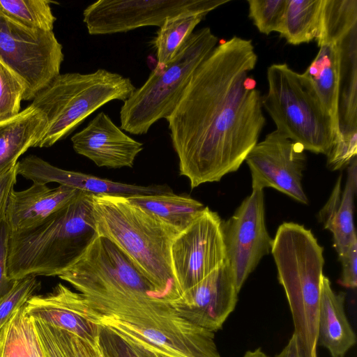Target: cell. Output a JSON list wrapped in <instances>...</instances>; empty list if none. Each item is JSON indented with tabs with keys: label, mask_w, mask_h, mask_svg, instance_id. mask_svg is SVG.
I'll use <instances>...</instances> for the list:
<instances>
[{
	"label": "cell",
	"mask_w": 357,
	"mask_h": 357,
	"mask_svg": "<svg viewBox=\"0 0 357 357\" xmlns=\"http://www.w3.org/2000/svg\"><path fill=\"white\" fill-rule=\"evenodd\" d=\"M222 225L219 215L205 206L174 238L171 263L181 294L227 261Z\"/></svg>",
	"instance_id": "ba28073f"
},
{
	"label": "cell",
	"mask_w": 357,
	"mask_h": 357,
	"mask_svg": "<svg viewBox=\"0 0 357 357\" xmlns=\"http://www.w3.org/2000/svg\"><path fill=\"white\" fill-rule=\"evenodd\" d=\"M26 88L18 76L0 61V122L10 119L21 111Z\"/></svg>",
	"instance_id": "4316f807"
},
{
	"label": "cell",
	"mask_w": 357,
	"mask_h": 357,
	"mask_svg": "<svg viewBox=\"0 0 357 357\" xmlns=\"http://www.w3.org/2000/svg\"><path fill=\"white\" fill-rule=\"evenodd\" d=\"M207 14L202 11H186L169 17L165 21L153 40L156 67H164L174 59Z\"/></svg>",
	"instance_id": "d4e9b609"
},
{
	"label": "cell",
	"mask_w": 357,
	"mask_h": 357,
	"mask_svg": "<svg viewBox=\"0 0 357 357\" xmlns=\"http://www.w3.org/2000/svg\"><path fill=\"white\" fill-rule=\"evenodd\" d=\"M338 55V135L357 130V0H324Z\"/></svg>",
	"instance_id": "7c38bea8"
},
{
	"label": "cell",
	"mask_w": 357,
	"mask_h": 357,
	"mask_svg": "<svg viewBox=\"0 0 357 357\" xmlns=\"http://www.w3.org/2000/svg\"><path fill=\"white\" fill-rule=\"evenodd\" d=\"M63 59L53 31L31 29L0 12V61L24 83V100H32L61 73Z\"/></svg>",
	"instance_id": "52a82bcc"
},
{
	"label": "cell",
	"mask_w": 357,
	"mask_h": 357,
	"mask_svg": "<svg viewBox=\"0 0 357 357\" xmlns=\"http://www.w3.org/2000/svg\"><path fill=\"white\" fill-rule=\"evenodd\" d=\"M93 196L80 191L42 222L9 232L8 278L59 276L74 265L98 236Z\"/></svg>",
	"instance_id": "7a4b0ae2"
},
{
	"label": "cell",
	"mask_w": 357,
	"mask_h": 357,
	"mask_svg": "<svg viewBox=\"0 0 357 357\" xmlns=\"http://www.w3.org/2000/svg\"><path fill=\"white\" fill-rule=\"evenodd\" d=\"M324 0H288L280 35L293 45L308 43L318 37Z\"/></svg>",
	"instance_id": "cb8c5ba5"
},
{
	"label": "cell",
	"mask_w": 357,
	"mask_h": 357,
	"mask_svg": "<svg viewBox=\"0 0 357 357\" xmlns=\"http://www.w3.org/2000/svg\"><path fill=\"white\" fill-rule=\"evenodd\" d=\"M9 230L5 221L0 227V301L14 287L17 280L7 275V250Z\"/></svg>",
	"instance_id": "836d02e7"
},
{
	"label": "cell",
	"mask_w": 357,
	"mask_h": 357,
	"mask_svg": "<svg viewBox=\"0 0 357 357\" xmlns=\"http://www.w3.org/2000/svg\"><path fill=\"white\" fill-rule=\"evenodd\" d=\"M79 192L63 185L50 188L47 184L36 182L23 190L13 189L6 209L5 220L9 232L22 231L42 222Z\"/></svg>",
	"instance_id": "e0dca14e"
},
{
	"label": "cell",
	"mask_w": 357,
	"mask_h": 357,
	"mask_svg": "<svg viewBox=\"0 0 357 357\" xmlns=\"http://www.w3.org/2000/svg\"><path fill=\"white\" fill-rule=\"evenodd\" d=\"M132 204L151 213L181 232L205 208L200 202L172 192L127 197Z\"/></svg>",
	"instance_id": "603a6c76"
},
{
	"label": "cell",
	"mask_w": 357,
	"mask_h": 357,
	"mask_svg": "<svg viewBox=\"0 0 357 357\" xmlns=\"http://www.w3.org/2000/svg\"><path fill=\"white\" fill-rule=\"evenodd\" d=\"M26 314L49 326L70 332L91 343L98 342L99 325L89 317L80 293L61 283L46 295H33L24 304Z\"/></svg>",
	"instance_id": "2e32d148"
},
{
	"label": "cell",
	"mask_w": 357,
	"mask_h": 357,
	"mask_svg": "<svg viewBox=\"0 0 357 357\" xmlns=\"http://www.w3.org/2000/svg\"><path fill=\"white\" fill-rule=\"evenodd\" d=\"M98 343L109 357H164L100 325Z\"/></svg>",
	"instance_id": "f546056e"
},
{
	"label": "cell",
	"mask_w": 357,
	"mask_h": 357,
	"mask_svg": "<svg viewBox=\"0 0 357 357\" xmlns=\"http://www.w3.org/2000/svg\"><path fill=\"white\" fill-rule=\"evenodd\" d=\"M74 151L98 167H132L143 144L122 131L104 112L71 137Z\"/></svg>",
	"instance_id": "5bb4252c"
},
{
	"label": "cell",
	"mask_w": 357,
	"mask_h": 357,
	"mask_svg": "<svg viewBox=\"0 0 357 357\" xmlns=\"http://www.w3.org/2000/svg\"><path fill=\"white\" fill-rule=\"evenodd\" d=\"M230 0H99L83 11L90 35L127 32L137 28L160 27L169 17L186 12L206 13Z\"/></svg>",
	"instance_id": "9c48e42d"
},
{
	"label": "cell",
	"mask_w": 357,
	"mask_h": 357,
	"mask_svg": "<svg viewBox=\"0 0 357 357\" xmlns=\"http://www.w3.org/2000/svg\"><path fill=\"white\" fill-rule=\"evenodd\" d=\"M267 81L262 107L276 130L304 150L326 155L338 129L310 79L287 63H273L267 69Z\"/></svg>",
	"instance_id": "5b68a950"
},
{
	"label": "cell",
	"mask_w": 357,
	"mask_h": 357,
	"mask_svg": "<svg viewBox=\"0 0 357 357\" xmlns=\"http://www.w3.org/2000/svg\"><path fill=\"white\" fill-rule=\"evenodd\" d=\"M357 153V130L339 134L327 156V167L338 170L348 166Z\"/></svg>",
	"instance_id": "1f68e13d"
},
{
	"label": "cell",
	"mask_w": 357,
	"mask_h": 357,
	"mask_svg": "<svg viewBox=\"0 0 357 357\" xmlns=\"http://www.w3.org/2000/svg\"><path fill=\"white\" fill-rule=\"evenodd\" d=\"M218 43L209 27L193 31L174 59L164 67H155L144 84L123 102L121 129L132 135H144L158 121L166 119L196 69Z\"/></svg>",
	"instance_id": "8992f818"
},
{
	"label": "cell",
	"mask_w": 357,
	"mask_h": 357,
	"mask_svg": "<svg viewBox=\"0 0 357 357\" xmlns=\"http://www.w3.org/2000/svg\"><path fill=\"white\" fill-rule=\"evenodd\" d=\"M264 192L252 189L222 230L228 264L239 292L260 260L271 250L273 239L266 227Z\"/></svg>",
	"instance_id": "30bf717a"
},
{
	"label": "cell",
	"mask_w": 357,
	"mask_h": 357,
	"mask_svg": "<svg viewBox=\"0 0 357 357\" xmlns=\"http://www.w3.org/2000/svg\"><path fill=\"white\" fill-rule=\"evenodd\" d=\"M45 325L63 357H109L98 342L91 343L66 331Z\"/></svg>",
	"instance_id": "f1b7e54d"
},
{
	"label": "cell",
	"mask_w": 357,
	"mask_h": 357,
	"mask_svg": "<svg viewBox=\"0 0 357 357\" xmlns=\"http://www.w3.org/2000/svg\"><path fill=\"white\" fill-rule=\"evenodd\" d=\"M93 211L98 236L123 252L169 302L181 296L170 254L178 231L127 197L94 195Z\"/></svg>",
	"instance_id": "3957f363"
},
{
	"label": "cell",
	"mask_w": 357,
	"mask_h": 357,
	"mask_svg": "<svg viewBox=\"0 0 357 357\" xmlns=\"http://www.w3.org/2000/svg\"><path fill=\"white\" fill-rule=\"evenodd\" d=\"M303 147L278 130L268 134L247 155L252 189L272 188L296 201L307 204L302 185L306 156Z\"/></svg>",
	"instance_id": "8fae6325"
},
{
	"label": "cell",
	"mask_w": 357,
	"mask_h": 357,
	"mask_svg": "<svg viewBox=\"0 0 357 357\" xmlns=\"http://www.w3.org/2000/svg\"><path fill=\"white\" fill-rule=\"evenodd\" d=\"M243 357H268L260 349L248 351Z\"/></svg>",
	"instance_id": "74e56055"
},
{
	"label": "cell",
	"mask_w": 357,
	"mask_h": 357,
	"mask_svg": "<svg viewBox=\"0 0 357 357\" xmlns=\"http://www.w3.org/2000/svg\"><path fill=\"white\" fill-rule=\"evenodd\" d=\"M338 258L342 264L340 283L347 288L355 289L357 286V238Z\"/></svg>",
	"instance_id": "d6a6232c"
},
{
	"label": "cell",
	"mask_w": 357,
	"mask_h": 357,
	"mask_svg": "<svg viewBox=\"0 0 357 357\" xmlns=\"http://www.w3.org/2000/svg\"><path fill=\"white\" fill-rule=\"evenodd\" d=\"M45 125L44 114L31 105L0 122V178L16 166L19 158L29 148L35 146Z\"/></svg>",
	"instance_id": "44dd1931"
},
{
	"label": "cell",
	"mask_w": 357,
	"mask_h": 357,
	"mask_svg": "<svg viewBox=\"0 0 357 357\" xmlns=\"http://www.w3.org/2000/svg\"><path fill=\"white\" fill-rule=\"evenodd\" d=\"M135 89L128 77L102 68L59 74L32 100L46 119L34 147L52 146L98 109L115 100L126 101Z\"/></svg>",
	"instance_id": "277c9868"
},
{
	"label": "cell",
	"mask_w": 357,
	"mask_h": 357,
	"mask_svg": "<svg viewBox=\"0 0 357 357\" xmlns=\"http://www.w3.org/2000/svg\"><path fill=\"white\" fill-rule=\"evenodd\" d=\"M17 175L42 184L56 183L94 195L131 197L172 192L165 185L142 186L102 178L82 172L63 169L36 155H30L16 165Z\"/></svg>",
	"instance_id": "9a60e30c"
},
{
	"label": "cell",
	"mask_w": 357,
	"mask_h": 357,
	"mask_svg": "<svg viewBox=\"0 0 357 357\" xmlns=\"http://www.w3.org/2000/svg\"><path fill=\"white\" fill-rule=\"evenodd\" d=\"M0 357H46L34 319L26 314L24 305L0 331Z\"/></svg>",
	"instance_id": "7402d4cb"
},
{
	"label": "cell",
	"mask_w": 357,
	"mask_h": 357,
	"mask_svg": "<svg viewBox=\"0 0 357 357\" xmlns=\"http://www.w3.org/2000/svg\"><path fill=\"white\" fill-rule=\"evenodd\" d=\"M252 41L221 42L198 66L166 118L180 174L192 188L238 170L258 142L266 119L252 75Z\"/></svg>",
	"instance_id": "6da1fadb"
},
{
	"label": "cell",
	"mask_w": 357,
	"mask_h": 357,
	"mask_svg": "<svg viewBox=\"0 0 357 357\" xmlns=\"http://www.w3.org/2000/svg\"><path fill=\"white\" fill-rule=\"evenodd\" d=\"M288 0H248L249 17L265 35L280 32Z\"/></svg>",
	"instance_id": "83f0119b"
},
{
	"label": "cell",
	"mask_w": 357,
	"mask_h": 357,
	"mask_svg": "<svg viewBox=\"0 0 357 357\" xmlns=\"http://www.w3.org/2000/svg\"><path fill=\"white\" fill-rule=\"evenodd\" d=\"M40 287L36 276L17 280L14 287L0 301V331L13 312L33 295Z\"/></svg>",
	"instance_id": "4dcf8cb0"
},
{
	"label": "cell",
	"mask_w": 357,
	"mask_h": 357,
	"mask_svg": "<svg viewBox=\"0 0 357 357\" xmlns=\"http://www.w3.org/2000/svg\"><path fill=\"white\" fill-rule=\"evenodd\" d=\"M16 166L0 178V227L5 221L7 202L10 192L17 182Z\"/></svg>",
	"instance_id": "e575fe53"
},
{
	"label": "cell",
	"mask_w": 357,
	"mask_h": 357,
	"mask_svg": "<svg viewBox=\"0 0 357 357\" xmlns=\"http://www.w3.org/2000/svg\"><path fill=\"white\" fill-rule=\"evenodd\" d=\"M50 3L47 0H0V12L31 29L52 31L56 18Z\"/></svg>",
	"instance_id": "484cf974"
},
{
	"label": "cell",
	"mask_w": 357,
	"mask_h": 357,
	"mask_svg": "<svg viewBox=\"0 0 357 357\" xmlns=\"http://www.w3.org/2000/svg\"><path fill=\"white\" fill-rule=\"evenodd\" d=\"M275 357H305L298 339L294 333L285 347Z\"/></svg>",
	"instance_id": "8d00e7d4"
},
{
	"label": "cell",
	"mask_w": 357,
	"mask_h": 357,
	"mask_svg": "<svg viewBox=\"0 0 357 357\" xmlns=\"http://www.w3.org/2000/svg\"><path fill=\"white\" fill-rule=\"evenodd\" d=\"M34 321L46 357H63L57 345L50 336L45 324L36 319H34Z\"/></svg>",
	"instance_id": "d590c367"
},
{
	"label": "cell",
	"mask_w": 357,
	"mask_h": 357,
	"mask_svg": "<svg viewBox=\"0 0 357 357\" xmlns=\"http://www.w3.org/2000/svg\"><path fill=\"white\" fill-rule=\"evenodd\" d=\"M345 293H335L323 276L317 325V345L326 348L332 357H344L356 342V334L344 312Z\"/></svg>",
	"instance_id": "d6986e66"
},
{
	"label": "cell",
	"mask_w": 357,
	"mask_h": 357,
	"mask_svg": "<svg viewBox=\"0 0 357 357\" xmlns=\"http://www.w3.org/2000/svg\"><path fill=\"white\" fill-rule=\"evenodd\" d=\"M238 294L227 261L169 303L181 317L214 333L234 310Z\"/></svg>",
	"instance_id": "4fadbf2b"
},
{
	"label": "cell",
	"mask_w": 357,
	"mask_h": 357,
	"mask_svg": "<svg viewBox=\"0 0 357 357\" xmlns=\"http://www.w3.org/2000/svg\"><path fill=\"white\" fill-rule=\"evenodd\" d=\"M315 40L318 52L303 73L312 81L321 102L337 127L338 55L333 29L323 10L320 31Z\"/></svg>",
	"instance_id": "ffe728a7"
},
{
	"label": "cell",
	"mask_w": 357,
	"mask_h": 357,
	"mask_svg": "<svg viewBox=\"0 0 357 357\" xmlns=\"http://www.w3.org/2000/svg\"><path fill=\"white\" fill-rule=\"evenodd\" d=\"M347 175L344 189H341L342 175H340L329 199L318 215L319 222L333 234V246L338 256L357 238L354 225V199L357 192L356 157L348 165Z\"/></svg>",
	"instance_id": "ac0fdd59"
}]
</instances>
